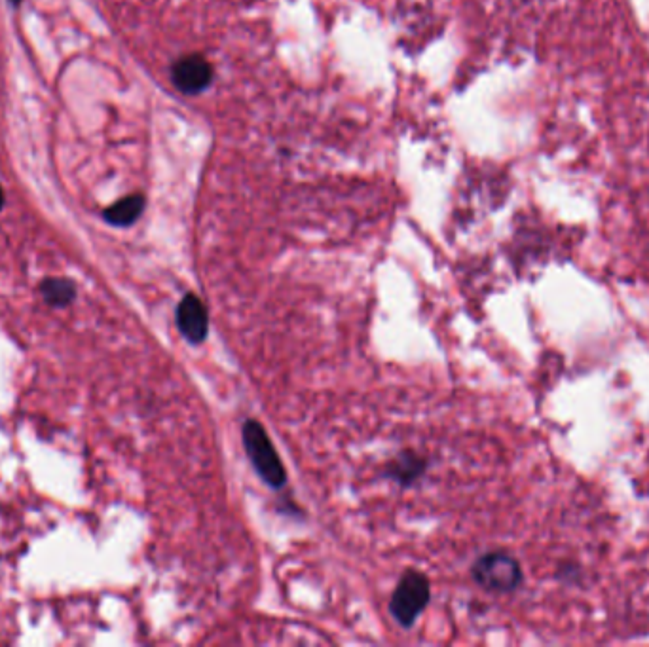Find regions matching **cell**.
<instances>
[{"label":"cell","mask_w":649,"mask_h":647,"mask_svg":"<svg viewBox=\"0 0 649 647\" xmlns=\"http://www.w3.org/2000/svg\"><path fill=\"white\" fill-rule=\"evenodd\" d=\"M473 579L492 592L515 591L522 581L520 564L507 553H486L471 568Z\"/></svg>","instance_id":"obj_3"},{"label":"cell","mask_w":649,"mask_h":647,"mask_svg":"<svg viewBox=\"0 0 649 647\" xmlns=\"http://www.w3.org/2000/svg\"><path fill=\"white\" fill-rule=\"evenodd\" d=\"M429 598H431L429 579L422 572L408 570L391 594V617L403 629H410L426 610Z\"/></svg>","instance_id":"obj_2"},{"label":"cell","mask_w":649,"mask_h":647,"mask_svg":"<svg viewBox=\"0 0 649 647\" xmlns=\"http://www.w3.org/2000/svg\"><path fill=\"white\" fill-rule=\"evenodd\" d=\"M40 293L44 300L54 308H65L75 300V285L69 279H44L40 285Z\"/></svg>","instance_id":"obj_8"},{"label":"cell","mask_w":649,"mask_h":647,"mask_svg":"<svg viewBox=\"0 0 649 647\" xmlns=\"http://www.w3.org/2000/svg\"><path fill=\"white\" fill-rule=\"evenodd\" d=\"M2 204H4V196H2V190H0V209H2Z\"/></svg>","instance_id":"obj_9"},{"label":"cell","mask_w":649,"mask_h":647,"mask_svg":"<svg viewBox=\"0 0 649 647\" xmlns=\"http://www.w3.org/2000/svg\"><path fill=\"white\" fill-rule=\"evenodd\" d=\"M14 2H18V0H14Z\"/></svg>","instance_id":"obj_10"},{"label":"cell","mask_w":649,"mask_h":647,"mask_svg":"<svg viewBox=\"0 0 649 647\" xmlns=\"http://www.w3.org/2000/svg\"><path fill=\"white\" fill-rule=\"evenodd\" d=\"M426 469V460L422 456H418L416 452L407 450V452H401L395 460H391L386 465V477L401 484L403 488H408L424 477Z\"/></svg>","instance_id":"obj_6"},{"label":"cell","mask_w":649,"mask_h":647,"mask_svg":"<svg viewBox=\"0 0 649 647\" xmlns=\"http://www.w3.org/2000/svg\"><path fill=\"white\" fill-rule=\"evenodd\" d=\"M175 323L179 333L183 334L192 346L204 344L209 333V314L202 298L194 293L183 296L175 312Z\"/></svg>","instance_id":"obj_4"},{"label":"cell","mask_w":649,"mask_h":647,"mask_svg":"<svg viewBox=\"0 0 649 647\" xmlns=\"http://www.w3.org/2000/svg\"><path fill=\"white\" fill-rule=\"evenodd\" d=\"M242 439L247 458L253 463V469L259 473L260 479L274 490L283 488L287 484V471L262 424L257 420H247L243 424Z\"/></svg>","instance_id":"obj_1"},{"label":"cell","mask_w":649,"mask_h":647,"mask_svg":"<svg viewBox=\"0 0 649 647\" xmlns=\"http://www.w3.org/2000/svg\"><path fill=\"white\" fill-rule=\"evenodd\" d=\"M143 209H145L143 196H128V198L111 205L105 211V219L114 226H130L141 217Z\"/></svg>","instance_id":"obj_7"},{"label":"cell","mask_w":649,"mask_h":647,"mask_svg":"<svg viewBox=\"0 0 649 647\" xmlns=\"http://www.w3.org/2000/svg\"><path fill=\"white\" fill-rule=\"evenodd\" d=\"M173 84L179 92L185 95H196L204 92L205 88L213 80V67L204 56H185L181 57L171 71Z\"/></svg>","instance_id":"obj_5"}]
</instances>
